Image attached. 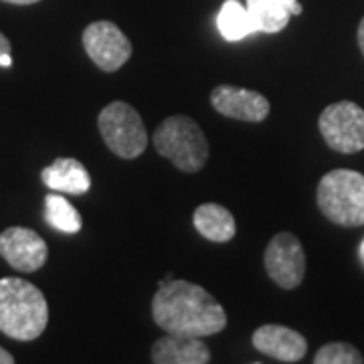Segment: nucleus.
I'll return each mask as SVG.
<instances>
[{"label":"nucleus","instance_id":"nucleus-1","mask_svg":"<svg viewBox=\"0 0 364 364\" xmlns=\"http://www.w3.org/2000/svg\"><path fill=\"white\" fill-rule=\"evenodd\" d=\"M152 318L166 334L205 338L225 330L227 314L205 287L170 279L160 282L152 299Z\"/></svg>","mask_w":364,"mask_h":364},{"label":"nucleus","instance_id":"nucleus-21","mask_svg":"<svg viewBox=\"0 0 364 364\" xmlns=\"http://www.w3.org/2000/svg\"><path fill=\"white\" fill-rule=\"evenodd\" d=\"M358 47H360V51L364 55V18L360 21V25H358Z\"/></svg>","mask_w":364,"mask_h":364},{"label":"nucleus","instance_id":"nucleus-14","mask_svg":"<svg viewBox=\"0 0 364 364\" xmlns=\"http://www.w3.org/2000/svg\"><path fill=\"white\" fill-rule=\"evenodd\" d=\"M193 225L198 233L213 243H227L237 233L235 217L229 213V208L221 207L217 203H205L196 207Z\"/></svg>","mask_w":364,"mask_h":364},{"label":"nucleus","instance_id":"nucleus-9","mask_svg":"<svg viewBox=\"0 0 364 364\" xmlns=\"http://www.w3.org/2000/svg\"><path fill=\"white\" fill-rule=\"evenodd\" d=\"M0 257L16 272H39L47 263L49 249L39 233L26 227H9L0 233Z\"/></svg>","mask_w":364,"mask_h":364},{"label":"nucleus","instance_id":"nucleus-7","mask_svg":"<svg viewBox=\"0 0 364 364\" xmlns=\"http://www.w3.org/2000/svg\"><path fill=\"white\" fill-rule=\"evenodd\" d=\"M83 47L90 59L105 73H114L132 57L130 39L109 21L91 23L83 31Z\"/></svg>","mask_w":364,"mask_h":364},{"label":"nucleus","instance_id":"nucleus-3","mask_svg":"<svg viewBox=\"0 0 364 364\" xmlns=\"http://www.w3.org/2000/svg\"><path fill=\"white\" fill-rule=\"evenodd\" d=\"M318 208L328 221L338 227L364 225V174L338 168L318 182Z\"/></svg>","mask_w":364,"mask_h":364},{"label":"nucleus","instance_id":"nucleus-16","mask_svg":"<svg viewBox=\"0 0 364 364\" xmlns=\"http://www.w3.org/2000/svg\"><path fill=\"white\" fill-rule=\"evenodd\" d=\"M217 26L223 39L231 41V43L245 39L251 33H257V25L253 16L249 14L247 6H243L239 0H227L223 4L217 16Z\"/></svg>","mask_w":364,"mask_h":364},{"label":"nucleus","instance_id":"nucleus-5","mask_svg":"<svg viewBox=\"0 0 364 364\" xmlns=\"http://www.w3.org/2000/svg\"><path fill=\"white\" fill-rule=\"evenodd\" d=\"M100 134L105 146L119 158L134 160L144 154L148 134L140 114L126 102H112L97 117Z\"/></svg>","mask_w":364,"mask_h":364},{"label":"nucleus","instance_id":"nucleus-24","mask_svg":"<svg viewBox=\"0 0 364 364\" xmlns=\"http://www.w3.org/2000/svg\"><path fill=\"white\" fill-rule=\"evenodd\" d=\"M358 257H360V263L364 265V241L360 243V249H358Z\"/></svg>","mask_w":364,"mask_h":364},{"label":"nucleus","instance_id":"nucleus-23","mask_svg":"<svg viewBox=\"0 0 364 364\" xmlns=\"http://www.w3.org/2000/svg\"><path fill=\"white\" fill-rule=\"evenodd\" d=\"M301 11H304V9H301V4H296V6H294V11H291V14H294V16H298V14H301Z\"/></svg>","mask_w":364,"mask_h":364},{"label":"nucleus","instance_id":"nucleus-15","mask_svg":"<svg viewBox=\"0 0 364 364\" xmlns=\"http://www.w3.org/2000/svg\"><path fill=\"white\" fill-rule=\"evenodd\" d=\"M298 0H247V11L253 16L257 33H279L289 23Z\"/></svg>","mask_w":364,"mask_h":364},{"label":"nucleus","instance_id":"nucleus-6","mask_svg":"<svg viewBox=\"0 0 364 364\" xmlns=\"http://www.w3.org/2000/svg\"><path fill=\"white\" fill-rule=\"evenodd\" d=\"M318 128L326 144L340 154L364 150V109L354 102H336L320 114Z\"/></svg>","mask_w":364,"mask_h":364},{"label":"nucleus","instance_id":"nucleus-10","mask_svg":"<svg viewBox=\"0 0 364 364\" xmlns=\"http://www.w3.org/2000/svg\"><path fill=\"white\" fill-rule=\"evenodd\" d=\"M210 104L225 117H233L239 122L257 124L269 116L272 105L257 91L235 87V85H219L210 93Z\"/></svg>","mask_w":364,"mask_h":364},{"label":"nucleus","instance_id":"nucleus-18","mask_svg":"<svg viewBox=\"0 0 364 364\" xmlns=\"http://www.w3.org/2000/svg\"><path fill=\"white\" fill-rule=\"evenodd\" d=\"M316 364H363L360 352L346 342H330L322 346L314 356Z\"/></svg>","mask_w":364,"mask_h":364},{"label":"nucleus","instance_id":"nucleus-8","mask_svg":"<svg viewBox=\"0 0 364 364\" xmlns=\"http://www.w3.org/2000/svg\"><path fill=\"white\" fill-rule=\"evenodd\" d=\"M265 269L284 289H296L306 275V253L294 233H277L265 249Z\"/></svg>","mask_w":364,"mask_h":364},{"label":"nucleus","instance_id":"nucleus-19","mask_svg":"<svg viewBox=\"0 0 364 364\" xmlns=\"http://www.w3.org/2000/svg\"><path fill=\"white\" fill-rule=\"evenodd\" d=\"M9 53H11V41L0 33V59H2L4 55H9Z\"/></svg>","mask_w":364,"mask_h":364},{"label":"nucleus","instance_id":"nucleus-13","mask_svg":"<svg viewBox=\"0 0 364 364\" xmlns=\"http://www.w3.org/2000/svg\"><path fill=\"white\" fill-rule=\"evenodd\" d=\"M41 178L51 191L65 195H85L91 188L90 172L75 158H57L43 168Z\"/></svg>","mask_w":364,"mask_h":364},{"label":"nucleus","instance_id":"nucleus-4","mask_svg":"<svg viewBox=\"0 0 364 364\" xmlns=\"http://www.w3.org/2000/svg\"><path fill=\"white\" fill-rule=\"evenodd\" d=\"M154 148L160 156L182 172L195 174L205 168L208 160V142L203 128L188 116L166 117L154 132Z\"/></svg>","mask_w":364,"mask_h":364},{"label":"nucleus","instance_id":"nucleus-11","mask_svg":"<svg viewBox=\"0 0 364 364\" xmlns=\"http://www.w3.org/2000/svg\"><path fill=\"white\" fill-rule=\"evenodd\" d=\"M253 346L279 363H299L308 352V342L299 332L279 324L257 328L253 332Z\"/></svg>","mask_w":364,"mask_h":364},{"label":"nucleus","instance_id":"nucleus-2","mask_svg":"<svg viewBox=\"0 0 364 364\" xmlns=\"http://www.w3.org/2000/svg\"><path fill=\"white\" fill-rule=\"evenodd\" d=\"M49 322V306L39 287L21 277L0 279V332L28 342L39 338Z\"/></svg>","mask_w":364,"mask_h":364},{"label":"nucleus","instance_id":"nucleus-12","mask_svg":"<svg viewBox=\"0 0 364 364\" xmlns=\"http://www.w3.org/2000/svg\"><path fill=\"white\" fill-rule=\"evenodd\" d=\"M152 363L156 364H207L210 363L208 346L196 336L166 334L152 346Z\"/></svg>","mask_w":364,"mask_h":364},{"label":"nucleus","instance_id":"nucleus-20","mask_svg":"<svg viewBox=\"0 0 364 364\" xmlns=\"http://www.w3.org/2000/svg\"><path fill=\"white\" fill-rule=\"evenodd\" d=\"M14 356H11V352H6L0 346V364H13Z\"/></svg>","mask_w":364,"mask_h":364},{"label":"nucleus","instance_id":"nucleus-17","mask_svg":"<svg viewBox=\"0 0 364 364\" xmlns=\"http://www.w3.org/2000/svg\"><path fill=\"white\" fill-rule=\"evenodd\" d=\"M45 219L53 229L69 235L79 233L81 225H83V219H81L77 208L61 195H47V198H45Z\"/></svg>","mask_w":364,"mask_h":364},{"label":"nucleus","instance_id":"nucleus-22","mask_svg":"<svg viewBox=\"0 0 364 364\" xmlns=\"http://www.w3.org/2000/svg\"><path fill=\"white\" fill-rule=\"evenodd\" d=\"M2 2H9V4H21V6H25V4H35V2H39V0H2Z\"/></svg>","mask_w":364,"mask_h":364}]
</instances>
